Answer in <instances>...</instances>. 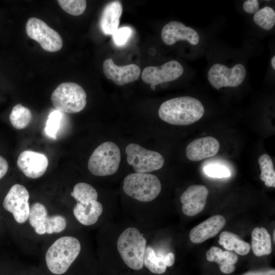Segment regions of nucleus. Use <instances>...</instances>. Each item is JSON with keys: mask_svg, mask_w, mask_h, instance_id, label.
Segmentation results:
<instances>
[{"mask_svg": "<svg viewBox=\"0 0 275 275\" xmlns=\"http://www.w3.org/2000/svg\"><path fill=\"white\" fill-rule=\"evenodd\" d=\"M26 32L30 38L38 42L47 51H58L63 46V40L60 34L39 18L29 19L26 23Z\"/></svg>", "mask_w": 275, "mask_h": 275, "instance_id": "6e6552de", "label": "nucleus"}, {"mask_svg": "<svg viewBox=\"0 0 275 275\" xmlns=\"http://www.w3.org/2000/svg\"><path fill=\"white\" fill-rule=\"evenodd\" d=\"M246 75L244 66L237 64L231 68L219 63L213 65L208 72L210 85L219 90L222 87H236L243 81Z\"/></svg>", "mask_w": 275, "mask_h": 275, "instance_id": "1a4fd4ad", "label": "nucleus"}, {"mask_svg": "<svg viewBox=\"0 0 275 275\" xmlns=\"http://www.w3.org/2000/svg\"><path fill=\"white\" fill-rule=\"evenodd\" d=\"M66 224V219L61 215L48 216L45 223L46 233L50 234L61 232L65 229Z\"/></svg>", "mask_w": 275, "mask_h": 275, "instance_id": "7c9ffc66", "label": "nucleus"}, {"mask_svg": "<svg viewBox=\"0 0 275 275\" xmlns=\"http://www.w3.org/2000/svg\"><path fill=\"white\" fill-rule=\"evenodd\" d=\"M17 164L19 169L26 177L36 179L41 177L46 172L48 160L43 153L25 150L19 155Z\"/></svg>", "mask_w": 275, "mask_h": 275, "instance_id": "f8f14e48", "label": "nucleus"}, {"mask_svg": "<svg viewBox=\"0 0 275 275\" xmlns=\"http://www.w3.org/2000/svg\"><path fill=\"white\" fill-rule=\"evenodd\" d=\"M271 64L273 69H275V56H273L271 60Z\"/></svg>", "mask_w": 275, "mask_h": 275, "instance_id": "e433bc0d", "label": "nucleus"}, {"mask_svg": "<svg viewBox=\"0 0 275 275\" xmlns=\"http://www.w3.org/2000/svg\"><path fill=\"white\" fill-rule=\"evenodd\" d=\"M161 37L168 45H172L181 40H185L193 45H196L200 40L199 35L196 30L176 21H170L163 27Z\"/></svg>", "mask_w": 275, "mask_h": 275, "instance_id": "2eb2a0df", "label": "nucleus"}, {"mask_svg": "<svg viewBox=\"0 0 275 275\" xmlns=\"http://www.w3.org/2000/svg\"><path fill=\"white\" fill-rule=\"evenodd\" d=\"M218 243L228 251H234L238 255L244 256L250 251L251 245L242 240L236 234L228 231L222 232Z\"/></svg>", "mask_w": 275, "mask_h": 275, "instance_id": "5701e85b", "label": "nucleus"}, {"mask_svg": "<svg viewBox=\"0 0 275 275\" xmlns=\"http://www.w3.org/2000/svg\"><path fill=\"white\" fill-rule=\"evenodd\" d=\"M12 126L17 129H22L31 123L32 115L29 108L18 104L15 105L9 116Z\"/></svg>", "mask_w": 275, "mask_h": 275, "instance_id": "393cba45", "label": "nucleus"}, {"mask_svg": "<svg viewBox=\"0 0 275 275\" xmlns=\"http://www.w3.org/2000/svg\"><path fill=\"white\" fill-rule=\"evenodd\" d=\"M47 217V209L42 203L36 202L30 207L28 219L30 225L38 234L43 235L46 233L45 223Z\"/></svg>", "mask_w": 275, "mask_h": 275, "instance_id": "b1692460", "label": "nucleus"}, {"mask_svg": "<svg viewBox=\"0 0 275 275\" xmlns=\"http://www.w3.org/2000/svg\"><path fill=\"white\" fill-rule=\"evenodd\" d=\"M183 71L181 64L172 60L160 66L145 68L142 73V78L146 84L155 86L177 79L182 75Z\"/></svg>", "mask_w": 275, "mask_h": 275, "instance_id": "9b49d317", "label": "nucleus"}, {"mask_svg": "<svg viewBox=\"0 0 275 275\" xmlns=\"http://www.w3.org/2000/svg\"><path fill=\"white\" fill-rule=\"evenodd\" d=\"M125 152L127 161L135 173H148L157 171L163 167L164 162L159 153L145 149L138 144L128 145Z\"/></svg>", "mask_w": 275, "mask_h": 275, "instance_id": "0eeeda50", "label": "nucleus"}, {"mask_svg": "<svg viewBox=\"0 0 275 275\" xmlns=\"http://www.w3.org/2000/svg\"><path fill=\"white\" fill-rule=\"evenodd\" d=\"M122 12V6L118 1L108 3L104 7L100 20L102 32L106 35H113L118 29Z\"/></svg>", "mask_w": 275, "mask_h": 275, "instance_id": "6ab92c4d", "label": "nucleus"}, {"mask_svg": "<svg viewBox=\"0 0 275 275\" xmlns=\"http://www.w3.org/2000/svg\"><path fill=\"white\" fill-rule=\"evenodd\" d=\"M150 87H151V89L153 90H155V89H156V88H155V86L150 85Z\"/></svg>", "mask_w": 275, "mask_h": 275, "instance_id": "4c0bfd02", "label": "nucleus"}, {"mask_svg": "<svg viewBox=\"0 0 275 275\" xmlns=\"http://www.w3.org/2000/svg\"><path fill=\"white\" fill-rule=\"evenodd\" d=\"M225 224L226 219L223 215L217 214L212 216L190 230V240L195 243H202L215 236Z\"/></svg>", "mask_w": 275, "mask_h": 275, "instance_id": "f3484780", "label": "nucleus"}, {"mask_svg": "<svg viewBox=\"0 0 275 275\" xmlns=\"http://www.w3.org/2000/svg\"><path fill=\"white\" fill-rule=\"evenodd\" d=\"M175 260V255L172 252L157 254L152 247L146 246L144 265L153 273L160 274L164 273L167 267L173 265Z\"/></svg>", "mask_w": 275, "mask_h": 275, "instance_id": "a211bd4d", "label": "nucleus"}, {"mask_svg": "<svg viewBox=\"0 0 275 275\" xmlns=\"http://www.w3.org/2000/svg\"><path fill=\"white\" fill-rule=\"evenodd\" d=\"M253 19L263 29L269 30L275 24V11L269 6L264 7L255 13Z\"/></svg>", "mask_w": 275, "mask_h": 275, "instance_id": "cd10ccee", "label": "nucleus"}, {"mask_svg": "<svg viewBox=\"0 0 275 275\" xmlns=\"http://www.w3.org/2000/svg\"><path fill=\"white\" fill-rule=\"evenodd\" d=\"M29 193L26 187L21 184L13 185L3 201L5 209L11 212L16 222L25 223L30 212Z\"/></svg>", "mask_w": 275, "mask_h": 275, "instance_id": "9d476101", "label": "nucleus"}, {"mask_svg": "<svg viewBox=\"0 0 275 275\" xmlns=\"http://www.w3.org/2000/svg\"><path fill=\"white\" fill-rule=\"evenodd\" d=\"M259 4L257 0H248L244 2L243 10L250 14L255 13L259 9Z\"/></svg>", "mask_w": 275, "mask_h": 275, "instance_id": "72a5a7b5", "label": "nucleus"}, {"mask_svg": "<svg viewBox=\"0 0 275 275\" xmlns=\"http://www.w3.org/2000/svg\"><path fill=\"white\" fill-rule=\"evenodd\" d=\"M102 212V205L97 200L91 201L85 205L77 202L73 209L76 219L85 226L95 224Z\"/></svg>", "mask_w": 275, "mask_h": 275, "instance_id": "aec40b11", "label": "nucleus"}, {"mask_svg": "<svg viewBox=\"0 0 275 275\" xmlns=\"http://www.w3.org/2000/svg\"><path fill=\"white\" fill-rule=\"evenodd\" d=\"M63 118V113L58 110H54L49 114L44 129L46 134L49 138L56 139Z\"/></svg>", "mask_w": 275, "mask_h": 275, "instance_id": "c85d7f7f", "label": "nucleus"}, {"mask_svg": "<svg viewBox=\"0 0 275 275\" xmlns=\"http://www.w3.org/2000/svg\"><path fill=\"white\" fill-rule=\"evenodd\" d=\"M158 113L159 118L169 124L187 125L203 117L204 108L198 99L190 96H181L163 102Z\"/></svg>", "mask_w": 275, "mask_h": 275, "instance_id": "f257e3e1", "label": "nucleus"}, {"mask_svg": "<svg viewBox=\"0 0 275 275\" xmlns=\"http://www.w3.org/2000/svg\"><path fill=\"white\" fill-rule=\"evenodd\" d=\"M132 34L131 30L128 27L118 29L112 35L115 43L117 45L125 44Z\"/></svg>", "mask_w": 275, "mask_h": 275, "instance_id": "473e14b6", "label": "nucleus"}, {"mask_svg": "<svg viewBox=\"0 0 275 275\" xmlns=\"http://www.w3.org/2000/svg\"><path fill=\"white\" fill-rule=\"evenodd\" d=\"M252 249L258 257L268 255L272 252L271 237L263 227H256L252 232Z\"/></svg>", "mask_w": 275, "mask_h": 275, "instance_id": "4be33fe9", "label": "nucleus"}, {"mask_svg": "<svg viewBox=\"0 0 275 275\" xmlns=\"http://www.w3.org/2000/svg\"><path fill=\"white\" fill-rule=\"evenodd\" d=\"M209 191L203 185L189 186L180 197L184 214L189 216H195L201 212L205 206Z\"/></svg>", "mask_w": 275, "mask_h": 275, "instance_id": "ddd939ff", "label": "nucleus"}, {"mask_svg": "<svg viewBox=\"0 0 275 275\" xmlns=\"http://www.w3.org/2000/svg\"><path fill=\"white\" fill-rule=\"evenodd\" d=\"M206 259L208 261L217 263L223 273L229 274L235 269L238 256L230 251H223L218 247L212 246L206 252Z\"/></svg>", "mask_w": 275, "mask_h": 275, "instance_id": "412c9836", "label": "nucleus"}, {"mask_svg": "<svg viewBox=\"0 0 275 275\" xmlns=\"http://www.w3.org/2000/svg\"><path fill=\"white\" fill-rule=\"evenodd\" d=\"M205 173L208 176L213 178H225L230 176V172L226 167L211 164L207 165L204 168Z\"/></svg>", "mask_w": 275, "mask_h": 275, "instance_id": "2f4dec72", "label": "nucleus"}, {"mask_svg": "<svg viewBox=\"0 0 275 275\" xmlns=\"http://www.w3.org/2000/svg\"><path fill=\"white\" fill-rule=\"evenodd\" d=\"M261 169L260 179L267 187H275V171L271 157L263 154L258 159Z\"/></svg>", "mask_w": 275, "mask_h": 275, "instance_id": "bb28decb", "label": "nucleus"}, {"mask_svg": "<svg viewBox=\"0 0 275 275\" xmlns=\"http://www.w3.org/2000/svg\"><path fill=\"white\" fill-rule=\"evenodd\" d=\"M9 168L7 161L0 155V179L7 173Z\"/></svg>", "mask_w": 275, "mask_h": 275, "instance_id": "c9c22d12", "label": "nucleus"}, {"mask_svg": "<svg viewBox=\"0 0 275 275\" xmlns=\"http://www.w3.org/2000/svg\"><path fill=\"white\" fill-rule=\"evenodd\" d=\"M161 190L160 181L158 178L153 174L131 173L124 179V193L140 202L152 201L159 195Z\"/></svg>", "mask_w": 275, "mask_h": 275, "instance_id": "20e7f679", "label": "nucleus"}, {"mask_svg": "<svg viewBox=\"0 0 275 275\" xmlns=\"http://www.w3.org/2000/svg\"><path fill=\"white\" fill-rule=\"evenodd\" d=\"M58 2L63 10L74 16L82 14L87 6L85 0H58Z\"/></svg>", "mask_w": 275, "mask_h": 275, "instance_id": "c756f323", "label": "nucleus"}, {"mask_svg": "<svg viewBox=\"0 0 275 275\" xmlns=\"http://www.w3.org/2000/svg\"><path fill=\"white\" fill-rule=\"evenodd\" d=\"M121 161V153L118 146L107 141L98 146L92 153L88 163L90 172L97 176L115 174Z\"/></svg>", "mask_w": 275, "mask_h": 275, "instance_id": "39448f33", "label": "nucleus"}, {"mask_svg": "<svg viewBox=\"0 0 275 275\" xmlns=\"http://www.w3.org/2000/svg\"><path fill=\"white\" fill-rule=\"evenodd\" d=\"M51 102L57 110L62 113H77L87 104V94L79 85L72 82L60 84L52 92Z\"/></svg>", "mask_w": 275, "mask_h": 275, "instance_id": "423d86ee", "label": "nucleus"}, {"mask_svg": "<svg viewBox=\"0 0 275 275\" xmlns=\"http://www.w3.org/2000/svg\"><path fill=\"white\" fill-rule=\"evenodd\" d=\"M81 245L76 238L65 236L56 240L48 248L45 261L48 270L53 274L65 273L80 253Z\"/></svg>", "mask_w": 275, "mask_h": 275, "instance_id": "f03ea898", "label": "nucleus"}, {"mask_svg": "<svg viewBox=\"0 0 275 275\" xmlns=\"http://www.w3.org/2000/svg\"><path fill=\"white\" fill-rule=\"evenodd\" d=\"M242 275H275L273 269L259 270H252L243 273Z\"/></svg>", "mask_w": 275, "mask_h": 275, "instance_id": "f704fd0d", "label": "nucleus"}, {"mask_svg": "<svg viewBox=\"0 0 275 275\" xmlns=\"http://www.w3.org/2000/svg\"><path fill=\"white\" fill-rule=\"evenodd\" d=\"M103 71L107 78L112 80L118 86L136 80L141 74V69L137 65L131 64L118 66L115 64L112 59L104 61Z\"/></svg>", "mask_w": 275, "mask_h": 275, "instance_id": "4468645a", "label": "nucleus"}, {"mask_svg": "<svg viewBox=\"0 0 275 275\" xmlns=\"http://www.w3.org/2000/svg\"><path fill=\"white\" fill-rule=\"evenodd\" d=\"M219 147V143L215 138L202 137L193 141L187 146L186 155L191 161H199L216 155Z\"/></svg>", "mask_w": 275, "mask_h": 275, "instance_id": "dca6fc26", "label": "nucleus"}, {"mask_svg": "<svg viewBox=\"0 0 275 275\" xmlns=\"http://www.w3.org/2000/svg\"><path fill=\"white\" fill-rule=\"evenodd\" d=\"M71 196L77 201L85 205L98 198L96 190L90 184L85 182H79L75 185Z\"/></svg>", "mask_w": 275, "mask_h": 275, "instance_id": "a878e982", "label": "nucleus"}, {"mask_svg": "<svg viewBox=\"0 0 275 275\" xmlns=\"http://www.w3.org/2000/svg\"><path fill=\"white\" fill-rule=\"evenodd\" d=\"M147 241L144 235L134 227H128L120 235L117 241L119 254L124 263L134 270L144 266Z\"/></svg>", "mask_w": 275, "mask_h": 275, "instance_id": "7ed1b4c3", "label": "nucleus"}]
</instances>
